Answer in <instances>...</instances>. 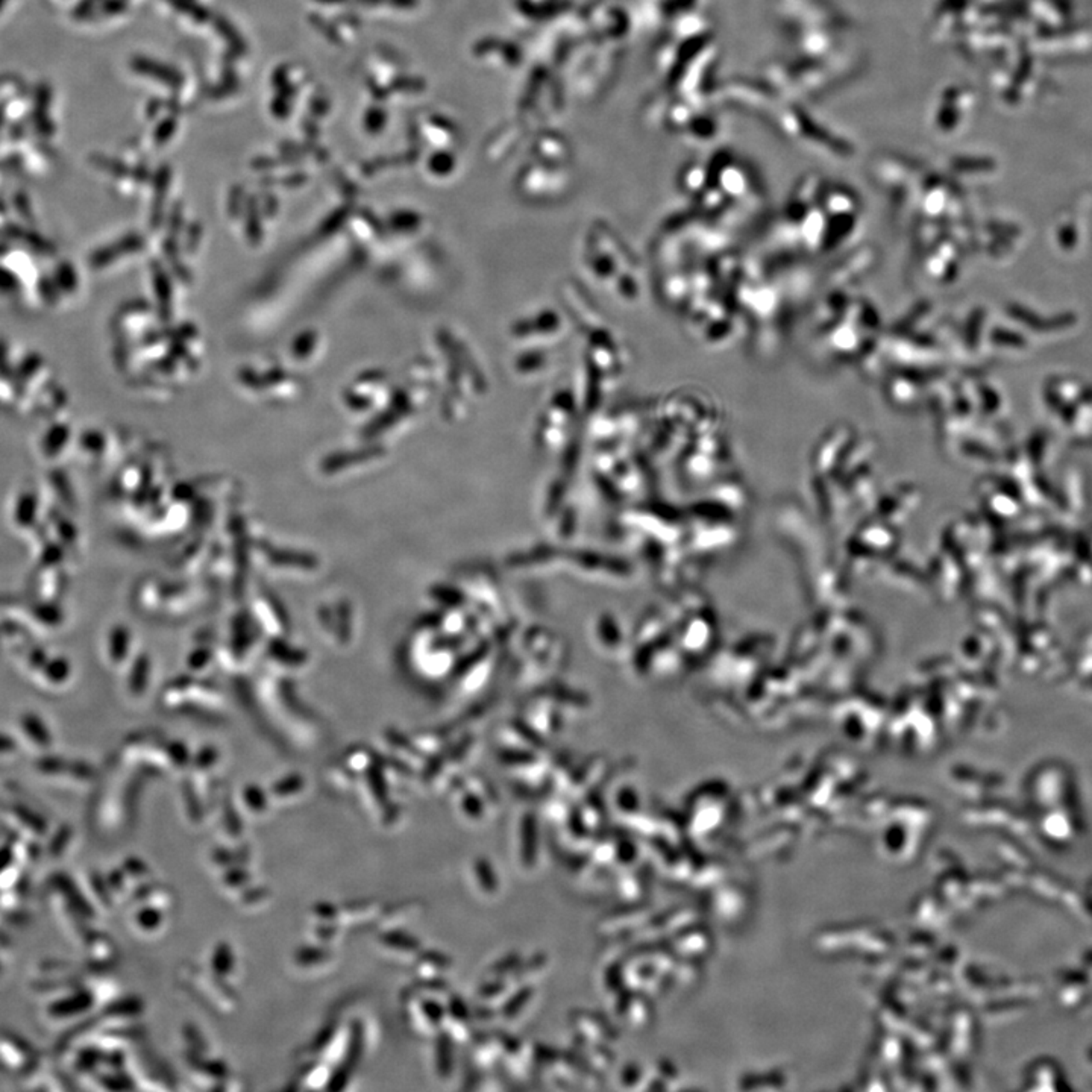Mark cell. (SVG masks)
I'll list each match as a JSON object with an SVG mask.
<instances>
[{"label": "cell", "instance_id": "6", "mask_svg": "<svg viewBox=\"0 0 1092 1092\" xmlns=\"http://www.w3.org/2000/svg\"><path fill=\"white\" fill-rule=\"evenodd\" d=\"M574 1050L588 1062L595 1072H601L602 1076L609 1072L615 1064H617V1056L615 1051L609 1044L590 1043L582 1038L575 1037Z\"/></svg>", "mask_w": 1092, "mask_h": 1092}, {"label": "cell", "instance_id": "19", "mask_svg": "<svg viewBox=\"0 0 1092 1092\" xmlns=\"http://www.w3.org/2000/svg\"><path fill=\"white\" fill-rule=\"evenodd\" d=\"M524 956L518 952H510L504 954L503 958L495 960L489 968L486 977H498V979H510L513 973L516 971L519 964L522 962Z\"/></svg>", "mask_w": 1092, "mask_h": 1092}, {"label": "cell", "instance_id": "2", "mask_svg": "<svg viewBox=\"0 0 1092 1092\" xmlns=\"http://www.w3.org/2000/svg\"><path fill=\"white\" fill-rule=\"evenodd\" d=\"M569 1026L574 1030L575 1037L582 1038L590 1043H602L613 1045L621 1041V1035L617 1026L610 1021L607 1016L592 1012V1010H572L569 1015Z\"/></svg>", "mask_w": 1092, "mask_h": 1092}, {"label": "cell", "instance_id": "20", "mask_svg": "<svg viewBox=\"0 0 1092 1092\" xmlns=\"http://www.w3.org/2000/svg\"><path fill=\"white\" fill-rule=\"evenodd\" d=\"M460 812L470 822H481L487 818V805L478 795H464L460 799Z\"/></svg>", "mask_w": 1092, "mask_h": 1092}, {"label": "cell", "instance_id": "5", "mask_svg": "<svg viewBox=\"0 0 1092 1092\" xmlns=\"http://www.w3.org/2000/svg\"><path fill=\"white\" fill-rule=\"evenodd\" d=\"M34 1050L15 1037L0 1035V1072H25L34 1064Z\"/></svg>", "mask_w": 1092, "mask_h": 1092}, {"label": "cell", "instance_id": "4", "mask_svg": "<svg viewBox=\"0 0 1092 1092\" xmlns=\"http://www.w3.org/2000/svg\"><path fill=\"white\" fill-rule=\"evenodd\" d=\"M539 853V819L536 813H524L519 821L518 856L520 868L526 871L536 869Z\"/></svg>", "mask_w": 1092, "mask_h": 1092}, {"label": "cell", "instance_id": "22", "mask_svg": "<svg viewBox=\"0 0 1092 1092\" xmlns=\"http://www.w3.org/2000/svg\"><path fill=\"white\" fill-rule=\"evenodd\" d=\"M617 810L621 812L617 813V815H621L623 818L639 812V799H637L636 793H633V792L619 793L617 797Z\"/></svg>", "mask_w": 1092, "mask_h": 1092}, {"label": "cell", "instance_id": "7", "mask_svg": "<svg viewBox=\"0 0 1092 1092\" xmlns=\"http://www.w3.org/2000/svg\"><path fill=\"white\" fill-rule=\"evenodd\" d=\"M472 1064L476 1070H493L503 1062V1049L495 1033L474 1038L472 1041Z\"/></svg>", "mask_w": 1092, "mask_h": 1092}, {"label": "cell", "instance_id": "3", "mask_svg": "<svg viewBox=\"0 0 1092 1092\" xmlns=\"http://www.w3.org/2000/svg\"><path fill=\"white\" fill-rule=\"evenodd\" d=\"M446 1020V1006L439 997L420 995L412 1008V1021L420 1033L435 1037L443 1032Z\"/></svg>", "mask_w": 1092, "mask_h": 1092}, {"label": "cell", "instance_id": "15", "mask_svg": "<svg viewBox=\"0 0 1092 1092\" xmlns=\"http://www.w3.org/2000/svg\"><path fill=\"white\" fill-rule=\"evenodd\" d=\"M615 853H617V836H607V838H600L590 842L588 848V855L594 865L600 869H607L615 863Z\"/></svg>", "mask_w": 1092, "mask_h": 1092}, {"label": "cell", "instance_id": "12", "mask_svg": "<svg viewBox=\"0 0 1092 1092\" xmlns=\"http://www.w3.org/2000/svg\"><path fill=\"white\" fill-rule=\"evenodd\" d=\"M513 989L515 987L507 979L486 977V981H483L476 989V1000L478 1004L499 1009Z\"/></svg>", "mask_w": 1092, "mask_h": 1092}, {"label": "cell", "instance_id": "1", "mask_svg": "<svg viewBox=\"0 0 1092 1092\" xmlns=\"http://www.w3.org/2000/svg\"><path fill=\"white\" fill-rule=\"evenodd\" d=\"M650 918V907L644 901L625 903L621 909L607 912L598 919L595 924L596 935L621 942L633 941V938H637L639 931L642 930Z\"/></svg>", "mask_w": 1092, "mask_h": 1092}, {"label": "cell", "instance_id": "21", "mask_svg": "<svg viewBox=\"0 0 1092 1092\" xmlns=\"http://www.w3.org/2000/svg\"><path fill=\"white\" fill-rule=\"evenodd\" d=\"M644 1068L639 1064H625L621 1070V1083L627 1089H637L644 1086Z\"/></svg>", "mask_w": 1092, "mask_h": 1092}, {"label": "cell", "instance_id": "16", "mask_svg": "<svg viewBox=\"0 0 1092 1092\" xmlns=\"http://www.w3.org/2000/svg\"><path fill=\"white\" fill-rule=\"evenodd\" d=\"M580 813L592 833L602 830L609 821V813L601 799H586V803L580 809Z\"/></svg>", "mask_w": 1092, "mask_h": 1092}, {"label": "cell", "instance_id": "14", "mask_svg": "<svg viewBox=\"0 0 1092 1092\" xmlns=\"http://www.w3.org/2000/svg\"><path fill=\"white\" fill-rule=\"evenodd\" d=\"M454 1045L446 1033H439L435 1045V1068L439 1078L446 1080L454 1072Z\"/></svg>", "mask_w": 1092, "mask_h": 1092}, {"label": "cell", "instance_id": "13", "mask_svg": "<svg viewBox=\"0 0 1092 1092\" xmlns=\"http://www.w3.org/2000/svg\"><path fill=\"white\" fill-rule=\"evenodd\" d=\"M646 877L642 873H625L617 879V890L623 903H639L644 901L646 896Z\"/></svg>", "mask_w": 1092, "mask_h": 1092}, {"label": "cell", "instance_id": "8", "mask_svg": "<svg viewBox=\"0 0 1092 1092\" xmlns=\"http://www.w3.org/2000/svg\"><path fill=\"white\" fill-rule=\"evenodd\" d=\"M534 997H536L534 985H520L515 987L511 994L507 997V1000L498 1009L499 1018H503L507 1022L516 1021L524 1015V1012L532 1004Z\"/></svg>", "mask_w": 1092, "mask_h": 1092}, {"label": "cell", "instance_id": "18", "mask_svg": "<svg viewBox=\"0 0 1092 1092\" xmlns=\"http://www.w3.org/2000/svg\"><path fill=\"white\" fill-rule=\"evenodd\" d=\"M639 857H640V848L637 845L636 840L633 839V834L617 836V853H615L617 865L623 868H631L633 865H636Z\"/></svg>", "mask_w": 1092, "mask_h": 1092}, {"label": "cell", "instance_id": "17", "mask_svg": "<svg viewBox=\"0 0 1092 1092\" xmlns=\"http://www.w3.org/2000/svg\"><path fill=\"white\" fill-rule=\"evenodd\" d=\"M602 987L607 991V994L613 995V997L627 987H625L623 958L611 959L607 964L606 970H604V974H602Z\"/></svg>", "mask_w": 1092, "mask_h": 1092}, {"label": "cell", "instance_id": "10", "mask_svg": "<svg viewBox=\"0 0 1092 1092\" xmlns=\"http://www.w3.org/2000/svg\"><path fill=\"white\" fill-rule=\"evenodd\" d=\"M472 879L475 882L476 890L483 896L493 898L499 894L501 883H499V875L497 874V869L492 865V862L487 857H476L472 863Z\"/></svg>", "mask_w": 1092, "mask_h": 1092}, {"label": "cell", "instance_id": "11", "mask_svg": "<svg viewBox=\"0 0 1092 1092\" xmlns=\"http://www.w3.org/2000/svg\"><path fill=\"white\" fill-rule=\"evenodd\" d=\"M452 970L454 960L445 953H422L418 960V973L422 979H445V975L452 973Z\"/></svg>", "mask_w": 1092, "mask_h": 1092}, {"label": "cell", "instance_id": "9", "mask_svg": "<svg viewBox=\"0 0 1092 1092\" xmlns=\"http://www.w3.org/2000/svg\"><path fill=\"white\" fill-rule=\"evenodd\" d=\"M548 966H549L548 954L542 952L536 953L530 958L522 959L509 981L515 987L520 985H534L546 973Z\"/></svg>", "mask_w": 1092, "mask_h": 1092}, {"label": "cell", "instance_id": "23", "mask_svg": "<svg viewBox=\"0 0 1092 1092\" xmlns=\"http://www.w3.org/2000/svg\"><path fill=\"white\" fill-rule=\"evenodd\" d=\"M14 276H11V273H8L7 270L0 269V290H3V292L9 293L11 290H14Z\"/></svg>", "mask_w": 1092, "mask_h": 1092}]
</instances>
